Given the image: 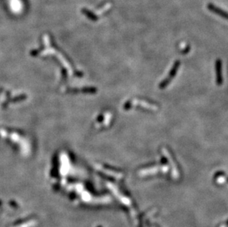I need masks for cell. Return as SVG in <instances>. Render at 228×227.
Wrapping results in <instances>:
<instances>
[{"label":"cell","instance_id":"obj_1","mask_svg":"<svg viewBox=\"0 0 228 227\" xmlns=\"http://www.w3.org/2000/svg\"><path fill=\"white\" fill-rule=\"evenodd\" d=\"M208 8L210 10V11H212L213 12L216 13V14H219V16H222V17H224V18L227 19L228 20V13H227L225 12V11H223L222 10L219 9V8L215 7V6L213 5H210V4L208 5Z\"/></svg>","mask_w":228,"mask_h":227}]
</instances>
